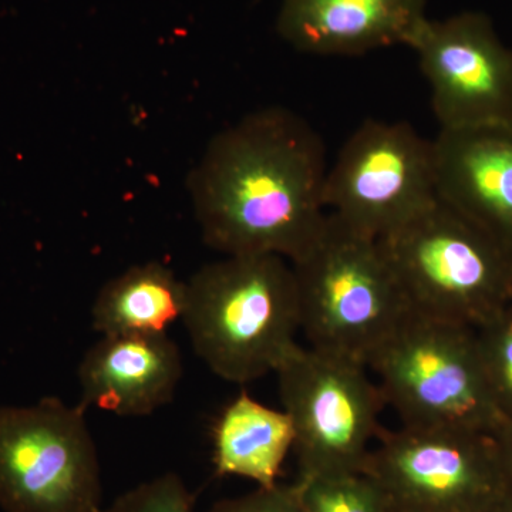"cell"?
Returning <instances> with one entry per match:
<instances>
[{
  "label": "cell",
  "mask_w": 512,
  "mask_h": 512,
  "mask_svg": "<svg viewBox=\"0 0 512 512\" xmlns=\"http://www.w3.org/2000/svg\"><path fill=\"white\" fill-rule=\"evenodd\" d=\"M325 144L302 116L266 107L220 131L188 178L202 241L225 256L295 262L325 228Z\"/></svg>",
  "instance_id": "cell-1"
},
{
  "label": "cell",
  "mask_w": 512,
  "mask_h": 512,
  "mask_svg": "<svg viewBox=\"0 0 512 512\" xmlns=\"http://www.w3.org/2000/svg\"><path fill=\"white\" fill-rule=\"evenodd\" d=\"M191 346L214 375L245 384L276 373L298 348V286L278 255H234L187 281L183 316Z\"/></svg>",
  "instance_id": "cell-2"
},
{
  "label": "cell",
  "mask_w": 512,
  "mask_h": 512,
  "mask_svg": "<svg viewBox=\"0 0 512 512\" xmlns=\"http://www.w3.org/2000/svg\"><path fill=\"white\" fill-rule=\"evenodd\" d=\"M291 265L309 348L367 366L412 312L379 239L335 215Z\"/></svg>",
  "instance_id": "cell-3"
},
{
  "label": "cell",
  "mask_w": 512,
  "mask_h": 512,
  "mask_svg": "<svg viewBox=\"0 0 512 512\" xmlns=\"http://www.w3.org/2000/svg\"><path fill=\"white\" fill-rule=\"evenodd\" d=\"M413 312L463 325L512 293V255L440 200L379 238Z\"/></svg>",
  "instance_id": "cell-4"
},
{
  "label": "cell",
  "mask_w": 512,
  "mask_h": 512,
  "mask_svg": "<svg viewBox=\"0 0 512 512\" xmlns=\"http://www.w3.org/2000/svg\"><path fill=\"white\" fill-rule=\"evenodd\" d=\"M367 370L349 357L301 345L276 370L295 430L298 478L365 470L386 406Z\"/></svg>",
  "instance_id": "cell-5"
},
{
  "label": "cell",
  "mask_w": 512,
  "mask_h": 512,
  "mask_svg": "<svg viewBox=\"0 0 512 512\" xmlns=\"http://www.w3.org/2000/svg\"><path fill=\"white\" fill-rule=\"evenodd\" d=\"M84 407L57 397L0 407V508L103 512L99 454Z\"/></svg>",
  "instance_id": "cell-6"
},
{
  "label": "cell",
  "mask_w": 512,
  "mask_h": 512,
  "mask_svg": "<svg viewBox=\"0 0 512 512\" xmlns=\"http://www.w3.org/2000/svg\"><path fill=\"white\" fill-rule=\"evenodd\" d=\"M481 366L463 325L413 311L367 363L403 427L468 431L490 402Z\"/></svg>",
  "instance_id": "cell-7"
},
{
  "label": "cell",
  "mask_w": 512,
  "mask_h": 512,
  "mask_svg": "<svg viewBox=\"0 0 512 512\" xmlns=\"http://www.w3.org/2000/svg\"><path fill=\"white\" fill-rule=\"evenodd\" d=\"M437 201L434 141L404 121H365L326 174L329 214L377 239Z\"/></svg>",
  "instance_id": "cell-8"
},
{
  "label": "cell",
  "mask_w": 512,
  "mask_h": 512,
  "mask_svg": "<svg viewBox=\"0 0 512 512\" xmlns=\"http://www.w3.org/2000/svg\"><path fill=\"white\" fill-rule=\"evenodd\" d=\"M441 130L512 128V50L480 12L430 20L412 42Z\"/></svg>",
  "instance_id": "cell-9"
},
{
  "label": "cell",
  "mask_w": 512,
  "mask_h": 512,
  "mask_svg": "<svg viewBox=\"0 0 512 512\" xmlns=\"http://www.w3.org/2000/svg\"><path fill=\"white\" fill-rule=\"evenodd\" d=\"M367 476L389 495L394 511L480 512L493 483L483 457L458 429H380Z\"/></svg>",
  "instance_id": "cell-10"
},
{
  "label": "cell",
  "mask_w": 512,
  "mask_h": 512,
  "mask_svg": "<svg viewBox=\"0 0 512 512\" xmlns=\"http://www.w3.org/2000/svg\"><path fill=\"white\" fill-rule=\"evenodd\" d=\"M437 192L512 255V128L440 130Z\"/></svg>",
  "instance_id": "cell-11"
},
{
  "label": "cell",
  "mask_w": 512,
  "mask_h": 512,
  "mask_svg": "<svg viewBox=\"0 0 512 512\" xmlns=\"http://www.w3.org/2000/svg\"><path fill=\"white\" fill-rule=\"evenodd\" d=\"M183 373V356L167 333L103 336L80 362L82 406L150 416L173 400Z\"/></svg>",
  "instance_id": "cell-12"
},
{
  "label": "cell",
  "mask_w": 512,
  "mask_h": 512,
  "mask_svg": "<svg viewBox=\"0 0 512 512\" xmlns=\"http://www.w3.org/2000/svg\"><path fill=\"white\" fill-rule=\"evenodd\" d=\"M424 9L426 0H282L278 32L299 52L357 56L409 46Z\"/></svg>",
  "instance_id": "cell-13"
},
{
  "label": "cell",
  "mask_w": 512,
  "mask_h": 512,
  "mask_svg": "<svg viewBox=\"0 0 512 512\" xmlns=\"http://www.w3.org/2000/svg\"><path fill=\"white\" fill-rule=\"evenodd\" d=\"M218 476L241 477L256 487L278 484L295 430L284 409L265 406L241 392L222 410L212 430Z\"/></svg>",
  "instance_id": "cell-14"
},
{
  "label": "cell",
  "mask_w": 512,
  "mask_h": 512,
  "mask_svg": "<svg viewBox=\"0 0 512 512\" xmlns=\"http://www.w3.org/2000/svg\"><path fill=\"white\" fill-rule=\"evenodd\" d=\"M187 282L161 262L134 265L104 284L93 303L101 336L158 335L183 320Z\"/></svg>",
  "instance_id": "cell-15"
},
{
  "label": "cell",
  "mask_w": 512,
  "mask_h": 512,
  "mask_svg": "<svg viewBox=\"0 0 512 512\" xmlns=\"http://www.w3.org/2000/svg\"><path fill=\"white\" fill-rule=\"evenodd\" d=\"M293 485L308 512H394L389 495L366 473L296 478Z\"/></svg>",
  "instance_id": "cell-16"
},
{
  "label": "cell",
  "mask_w": 512,
  "mask_h": 512,
  "mask_svg": "<svg viewBox=\"0 0 512 512\" xmlns=\"http://www.w3.org/2000/svg\"><path fill=\"white\" fill-rule=\"evenodd\" d=\"M103 512H195V505L183 478L165 473L121 494Z\"/></svg>",
  "instance_id": "cell-17"
},
{
  "label": "cell",
  "mask_w": 512,
  "mask_h": 512,
  "mask_svg": "<svg viewBox=\"0 0 512 512\" xmlns=\"http://www.w3.org/2000/svg\"><path fill=\"white\" fill-rule=\"evenodd\" d=\"M208 512H308L295 485L275 484L256 487L252 493L227 498L212 505Z\"/></svg>",
  "instance_id": "cell-18"
},
{
  "label": "cell",
  "mask_w": 512,
  "mask_h": 512,
  "mask_svg": "<svg viewBox=\"0 0 512 512\" xmlns=\"http://www.w3.org/2000/svg\"><path fill=\"white\" fill-rule=\"evenodd\" d=\"M488 353H491L497 389L512 400V319L504 320L495 328Z\"/></svg>",
  "instance_id": "cell-19"
},
{
  "label": "cell",
  "mask_w": 512,
  "mask_h": 512,
  "mask_svg": "<svg viewBox=\"0 0 512 512\" xmlns=\"http://www.w3.org/2000/svg\"><path fill=\"white\" fill-rule=\"evenodd\" d=\"M510 467H511V473H512V457H511Z\"/></svg>",
  "instance_id": "cell-20"
},
{
  "label": "cell",
  "mask_w": 512,
  "mask_h": 512,
  "mask_svg": "<svg viewBox=\"0 0 512 512\" xmlns=\"http://www.w3.org/2000/svg\"><path fill=\"white\" fill-rule=\"evenodd\" d=\"M394 512H410V511H394Z\"/></svg>",
  "instance_id": "cell-21"
},
{
  "label": "cell",
  "mask_w": 512,
  "mask_h": 512,
  "mask_svg": "<svg viewBox=\"0 0 512 512\" xmlns=\"http://www.w3.org/2000/svg\"><path fill=\"white\" fill-rule=\"evenodd\" d=\"M508 512H512V510H511V511H508Z\"/></svg>",
  "instance_id": "cell-22"
}]
</instances>
